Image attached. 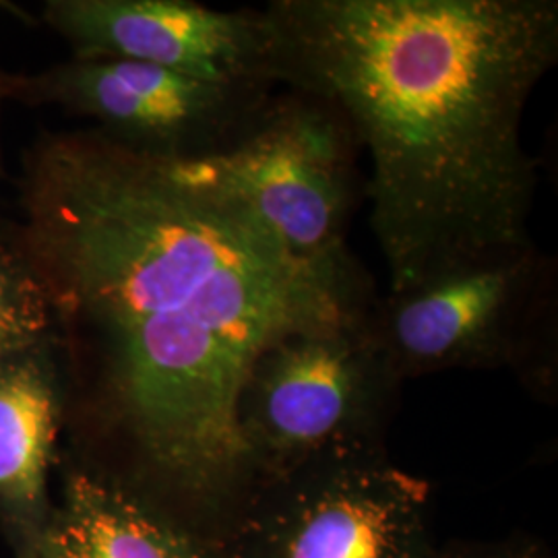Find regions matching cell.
Returning a JSON list of instances; mask_svg holds the SVG:
<instances>
[{"label":"cell","mask_w":558,"mask_h":558,"mask_svg":"<svg viewBox=\"0 0 558 558\" xmlns=\"http://www.w3.org/2000/svg\"><path fill=\"white\" fill-rule=\"evenodd\" d=\"M13 221L50 302L73 461L186 505L251 486L236 403L255 360L379 299L294 257L199 161L87 126L25 147Z\"/></svg>","instance_id":"1"},{"label":"cell","mask_w":558,"mask_h":558,"mask_svg":"<svg viewBox=\"0 0 558 558\" xmlns=\"http://www.w3.org/2000/svg\"><path fill=\"white\" fill-rule=\"evenodd\" d=\"M278 87L336 104L373 174L389 292L538 246L521 126L558 62L557 0H274Z\"/></svg>","instance_id":"2"},{"label":"cell","mask_w":558,"mask_h":558,"mask_svg":"<svg viewBox=\"0 0 558 558\" xmlns=\"http://www.w3.org/2000/svg\"><path fill=\"white\" fill-rule=\"evenodd\" d=\"M557 259L538 246L420 281L375 300L368 327L399 379L509 368L555 399Z\"/></svg>","instance_id":"3"},{"label":"cell","mask_w":558,"mask_h":558,"mask_svg":"<svg viewBox=\"0 0 558 558\" xmlns=\"http://www.w3.org/2000/svg\"><path fill=\"white\" fill-rule=\"evenodd\" d=\"M216 534L223 558H433L430 488L385 445L320 453L253 482Z\"/></svg>","instance_id":"4"},{"label":"cell","mask_w":558,"mask_h":558,"mask_svg":"<svg viewBox=\"0 0 558 558\" xmlns=\"http://www.w3.org/2000/svg\"><path fill=\"white\" fill-rule=\"evenodd\" d=\"M401 385L368 317L278 339L255 360L236 403L251 484L327 451L385 445Z\"/></svg>","instance_id":"5"},{"label":"cell","mask_w":558,"mask_h":558,"mask_svg":"<svg viewBox=\"0 0 558 558\" xmlns=\"http://www.w3.org/2000/svg\"><path fill=\"white\" fill-rule=\"evenodd\" d=\"M360 154L359 137L336 104L281 87L234 149L195 161L234 189L294 257L366 276L348 246Z\"/></svg>","instance_id":"6"},{"label":"cell","mask_w":558,"mask_h":558,"mask_svg":"<svg viewBox=\"0 0 558 558\" xmlns=\"http://www.w3.org/2000/svg\"><path fill=\"white\" fill-rule=\"evenodd\" d=\"M278 89L131 60L69 57L40 71L7 73L11 106L60 110L122 147L163 160H209L234 149Z\"/></svg>","instance_id":"7"},{"label":"cell","mask_w":558,"mask_h":558,"mask_svg":"<svg viewBox=\"0 0 558 558\" xmlns=\"http://www.w3.org/2000/svg\"><path fill=\"white\" fill-rule=\"evenodd\" d=\"M40 15L75 59L131 60L203 80L276 85L263 11H221L191 0H48Z\"/></svg>","instance_id":"8"},{"label":"cell","mask_w":558,"mask_h":558,"mask_svg":"<svg viewBox=\"0 0 558 558\" xmlns=\"http://www.w3.org/2000/svg\"><path fill=\"white\" fill-rule=\"evenodd\" d=\"M64 424L54 339L0 366V525L15 553L38 548L52 515L48 478Z\"/></svg>","instance_id":"9"},{"label":"cell","mask_w":558,"mask_h":558,"mask_svg":"<svg viewBox=\"0 0 558 558\" xmlns=\"http://www.w3.org/2000/svg\"><path fill=\"white\" fill-rule=\"evenodd\" d=\"M154 505L133 484L71 461L38 558H223L216 536Z\"/></svg>","instance_id":"10"},{"label":"cell","mask_w":558,"mask_h":558,"mask_svg":"<svg viewBox=\"0 0 558 558\" xmlns=\"http://www.w3.org/2000/svg\"><path fill=\"white\" fill-rule=\"evenodd\" d=\"M54 339L50 302L17 226L0 218V366Z\"/></svg>","instance_id":"11"},{"label":"cell","mask_w":558,"mask_h":558,"mask_svg":"<svg viewBox=\"0 0 558 558\" xmlns=\"http://www.w3.org/2000/svg\"><path fill=\"white\" fill-rule=\"evenodd\" d=\"M433 558H553L538 538L515 532L497 539H453L437 544Z\"/></svg>","instance_id":"12"},{"label":"cell","mask_w":558,"mask_h":558,"mask_svg":"<svg viewBox=\"0 0 558 558\" xmlns=\"http://www.w3.org/2000/svg\"><path fill=\"white\" fill-rule=\"evenodd\" d=\"M7 73L9 69H4L0 64V184L7 179V145H4V120H7V108L11 106L7 98Z\"/></svg>","instance_id":"13"},{"label":"cell","mask_w":558,"mask_h":558,"mask_svg":"<svg viewBox=\"0 0 558 558\" xmlns=\"http://www.w3.org/2000/svg\"><path fill=\"white\" fill-rule=\"evenodd\" d=\"M15 558H38V550L34 548V550H21V553H15Z\"/></svg>","instance_id":"14"}]
</instances>
